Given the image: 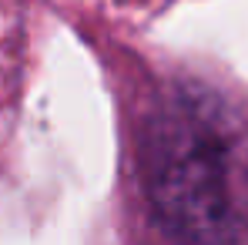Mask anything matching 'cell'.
<instances>
[{
    "label": "cell",
    "mask_w": 248,
    "mask_h": 245,
    "mask_svg": "<svg viewBox=\"0 0 248 245\" xmlns=\"http://www.w3.org/2000/svg\"><path fill=\"white\" fill-rule=\"evenodd\" d=\"M138 164L174 242L235 245L245 235L248 128L215 91L168 84L141 121Z\"/></svg>",
    "instance_id": "cell-1"
}]
</instances>
